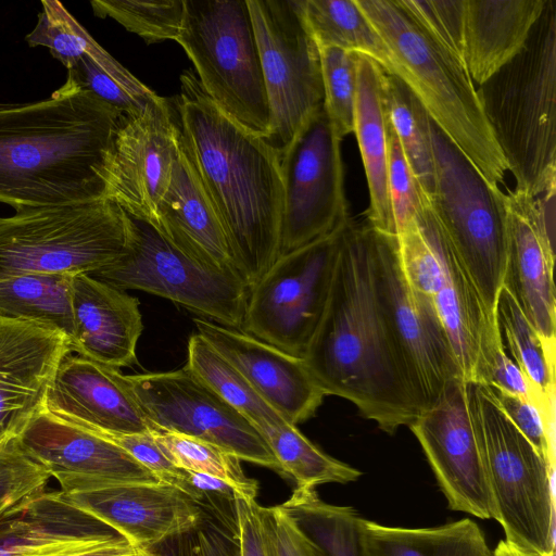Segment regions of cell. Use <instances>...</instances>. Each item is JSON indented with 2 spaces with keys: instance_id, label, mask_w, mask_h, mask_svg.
I'll return each instance as SVG.
<instances>
[{
  "instance_id": "1",
  "label": "cell",
  "mask_w": 556,
  "mask_h": 556,
  "mask_svg": "<svg viewBox=\"0 0 556 556\" xmlns=\"http://www.w3.org/2000/svg\"><path fill=\"white\" fill-rule=\"evenodd\" d=\"M303 359L326 395L350 401L388 434L419 415L381 313L367 223L350 217L344 225L327 305Z\"/></svg>"
},
{
  "instance_id": "2",
  "label": "cell",
  "mask_w": 556,
  "mask_h": 556,
  "mask_svg": "<svg viewBox=\"0 0 556 556\" xmlns=\"http://www.w3.org/2000/svg\"><path fill=\"white\" fill-rule=\"evenodd\" d=\"M175 106L180 144L218 215L250 291L279 256L283 205L279 155L265 137L226 115L194 71L180 75Z\"/></svg>"
},
{
  "instance_id": "3",
  "label": "cell",
  "mask_w": 556,
  "mask_h": 556,
  "mask_svg": "<svg viewBox=\"0 0 556 556\" xmlns=\"http://www.w3.org/2000/svg\"><path fill=\"white\" fill-rule=\"evenodd\" d=\"M123 115L67 83L45 100L0 103V202L18 211L104 198Z\"/></svg>"
},
{
  "instance_id": "4",
  "label": "cell",
  "mask_w": 556,
  "mask_h": 556,
  "mask_svg": "<svg viewBox=\"0 0 556 556\" xmlns=\"http://www.w3.org/2000/svg\"><path fill=\"white\" fill-rule=\"evenodd\" d=\"M477 93L515 191L555 198L556 0H546L525 47Z\"/></svg>"
},
{
  "instance_id": "5",
  "label": "cell",
  "mask_w": 556,
  "mask_h": 556,
  "mask_svg": "<svg viewBox=\"0 0 556 556\" xmlns=\"http://www.w3.org/2000/svg\"><path fill=\"white\" fill-rule=\"evenodd\" d=\"M386 41L392 74L434 124L498 187L508 172L465 62L431 36L401 0H356Z\"/></svg>"
},
{
  "instance_id": "6",
  "label": "cell",
  "mask_w": 556,
  "mask_h": 556,
  "mask_svg": "<svg viewBox=\"0 0 556 556\" xmlns=\"http://www.w3.org/2000/svg\"><path fill=\"white\" fill-rule=\"evenodd\" d=\"M493 519L505 541L527 553L555 554V469L515 427L486 384L466 381Z\"/></svg>"
},
{
  "instance_id": "7",
  "label": "cell",
  "mask_w": 556,
  "mask_h": 556,
  "mask_svg": "<svg viewBox=\"0 0 556 556\" xmlns=\"http://www.w3.org/2000/svg\"><path fill=\"white\" fill-rule=\"evenodd\" d=\"M433 157L431 210L463 264L488 316L496 320L508 244L506 194L430 118Z\"/></svg>"
},
{
  "instance_id": "8",
  "label": "cell",
  "mask_w": 556,
  "mask_h": 556,
  "mask_svg": "<svg viewBox=\"0 0 556 556\" xmlns=\"http://www.w3.org/2000/svg\"><path fill=\"white\" fill-rule=\"evenodd\" d=\"M129 216L106 198L0 217V278L90 274L124 254Z\"/></svg>"
},
{
  "instance_id": "9",
  "label": "cell",
  "mask_w": 556,
  "mask_h": 556,
  "mask_svg": "<svg viewBox=\"0 0 556 556\" xmlns=\"http://www.w3.org/2000/svg\"><path fill=\"white\" fill-rule=\"evenodd\" d=\"M177 42L214 103L247 130L267 137L270 118L247 0H184Z\"/></svg>"
},
{
  "instance_id": "10",
  "label": "cell",
  "mask_w": 556,
  "mask_h": 556,
  "mask_svg": "<svg viewBox=\"0 0 556 556\" xmlns=\"http://www.w3.org/2000/svg\"><path fill=\"white\" fill-rule=\"evenodd\" d=\"M397 254L409 285L434 307L462 377L477 381L483 350L498 328L440 227L429 201L399 235Z\"/></svg>"
},
{
  "instance_id": "11",
  "label": "cell",
  "mask_w": 556,
  "mask_h": 556,
  "mask_svg": "<svg viewBox=\"0 0 556 556\" xmlns=\"http://www.w3.org/2000/svg\"><path fill=\"white\" fill-rule=\"evenodd\" d=\"M247 2L269 106L265 139L280 159L324 105L319 49L305 25L300 0Z\"/></svg>"
},
{
  "instance_id": "12",
  "label": "cell",
  "mask_w": 556,
  "mask_h": 556,
  "mask_svg": "<svg viewBox=\"0 0 556 556\" xmlns=\"http://www.w3.org/2000/svg\"><path fill=\"white\" fill-rule=\"evenodd\" d=\"M89 275L124 291L141 290L168 299L218 325L242 328L249 296L245 285L202 266L152 225L130 216L124 254Z\"/></svg>"
},
{
  "instance_id": "13",
  "label": "cell",
  "mask_w": 556,
  "mask_h": 556,
  "mask_svg": "<svg viewBox=\"0 0 556 556\" xmlns=\"http://www.w3.org/2000/svg\"><path fill=\"white\" fill-rule=\"evenodd\" d=\"M346 220L275 261L249 291L245 333L304 357L327 305Z\"/></svg>"
},
{
  "instance_id": "14",
  "label": "cell",
  "mask_w": 556,
  "mask_h": 556,
  "mask_svg": "<svg viewBox=\"0 0 556 556\" xmlns=\"http://www.w3.org/2000/svg\"><path fill=\"white\" fill-rule=\"evenodd\" d=\"M371 228V257L381 313L419 414L446 386L463 378L452 344L432 304L407 281L395 236Z\"/></svg>"
},
{
  "instance_id": "15",
  "label": "cell",
  "mask_w": 556,
  "mask_h": 556,
  "mask_svg": "<svg viewBox=\"0 0 556 556\" xmlns=\"http://www.w3.org/2000/svg\"><path fill=\"white\" fill-rule=\"evenodd\" d=\"M280 166L283 205L279 256L330 233L350 217L341 139L324 105L280 157Z\"/></svg>"
},
{
  "instance_id": "16",
  "label": "cell",
  "mask_w": 556,
  "mask_h": 556,
  "mask_svg": "<svg viewBox=\"0 0 556 556\" xmlns=\"http://www.w3.org/2000/svg\"><path fill=\"white\" fill-rule=\"evenodd\" d=\"M124 379L150 428L206 440L240 460L282 475L260 432L186 365L173 371L124 375Z\"/></svg>"
},
{
  "instance_id": "17",
  "label": "cell",
  "mask_w": 556,
  "mask_h": 556,
  "mask_svg": "<svg viewBox=\"0 0 556 556\" xmlns=\"http://www.w3.org/2000/svg\"><path fill=\"white\" fill-rule=\"evenodd\" d=\"M174 113L160 97L137 114L123 115L105 167L104 198L153 227L179 150Z\"/></svg>"
},
{
  "instance_id": "18",
  "label": "cell",
  "mask_w": 556,
  "mask_h": 556,
  "mask_svg": "<svg viewBox=\"0 0 556 556\" xmlns=\"http://www.w3.org/2000/svg\"><path fill=\"white\" fill-rule=\"evenodd\" d=\"M418 440L450 509L493 518L480 443L466 381L452 380L435 403L408 426Z\"/></svg>"
},
{
  "instance_id": "19",
  "label": "cell",
  "mask_w": 556,
  "mask_h": 556,
  "mask_svg": "<svg viewBox=\"0 0 556 556\" xmlns=\"http://www.w3.org/2000/svg\"><path fill=\"white\" fill-rule=\"evenodd\" d=\"M60 496L124 538L154 549L197 525L203 509L179 489L157 483H60Z\"/></svg>"
},
{
  "instance_id": "20",
  "label": "cell",
  "mask_w": 556,
  "mask_h": 556,
  "mask_svg": "<svg viewBox=\"0 0 556 556\" xmlns=\"http://www.w3.org/2000/svg\"><path fill=\"white\" fill-rule=\"evenodd\" d=\"M509 244L503 287L543 341L555 348V199L506 194Z\"/></svg>"
},
{
  "instance_id": "21",
  "label": "cell",
  "mask_w": 556,
  "mask_h": 556,
  "mask_svg": "<svg viewBox=\"0 0 556 556\" xmlns=\"http://www.w3.org/2000/svg\"><path fill=\"white\" fill-rule=\"evenodd\" d=\"M24 451L58 483H157L153 473L112 442L42 405L14 430Z\"/></svg>"
},
{
  "instance_id": "22",
  "label": "cell",
  "mask_w": 556,
  "mask_h": 556,
  "mask_svg": "<svg viewBox=\"0 0 556 556\" xmlns=\"http://www.w3.org/2000/svg\"><path fill=\"white\" fill-rule=\"evenodd\" d=\"M194 324L198 333L288 422L296 426L315 415L327 395L303 358L206 319L195 318Z\"/></svg>"
},
{
  "instance_id": "23",
  "label": "cell",
  "mask_w": 556,
  "mask_h": 556,
  "mask_svg": "<svg viewBox=\"0 0 556 556\" xmlns=\"http://www.w3.org/2000/svg\"><path fill=\"white\" fill-rule=\"evenodd\" d=\"M43 406L70 422L101 430L142 433L150 429L124 375L73 352L61 361Z\"/></svg>"
},
{
  "instance_id": "24",
  "label": "cell",
  "mask_w": 556,
  "mask_h": 556,
  "mask_svg": "<svg viewBox=\"0 0 556 556\" xmlns=\"http://www.w3.org/2000/svg\"><path fill=\"white\" fill-rule=\"evenodd\" d=\"M68 338L50 326L0 317V426L13 431L39 408Z\"/></svg>"
},
{
  "instance_id": "25",
  "label": "cell",
  "mask_w": 556,
  "mask_h": 556,
  "mask_svg": "<svg viewBox=\"0 0 556 556\" xmlns=\"http://www.w3.org/2000/svg\"><path fill=\"white\" fill-rule=\"evenodd\" d=\"M72 352L115 369L137 363L143 330L137 298L89 274H77L72 280Z\"/></svg>"
},
{
  "instance_id": "26",
  "label": "cell",
  "mask_w": 556,
  "mask_h": 556,
  "mask_svg": "<svg viewBox=\"0 0 556 556\" xmlns=\"http://www.w3.org/2000/svg\"><path fill=\"white\" fill-rule=\"evenodd\" d=\"M154 228L202 266L242 281L218 215L180 140Z\"/></svg>"
},
{
  "instance_id": "27",
  "label": "cell",
  "mask_w": 556,
  "mask_h": 556,
  "mask_svg": "<svg viewBox=\"0 0 556 556\" xmlns=\"http://www.w3.org/2000/svg\"><path fill=\"white\" fill-rule=\"evenodd\" d=\"M125 540L46 491L0 523V556H77Z\"/></svg>"
},
{
  "instance_id": "28",
  "label": "cell",
  "mask_w": 556,
  "mask_h": 556,
  "mask_svg": "<svg viewBox=\"0 0 556 556\" xmlns=\"http://www.w3.org/2000/svg\"><path fill=\"white\" fill-rule=\"evenodd\" d=\"M546 0H465L464 61L478 86L525 47Z\"/></svg>"
},
{
  "instance_id": "29",
  "label": "cell",
  "mask_w": 556,
  "mask_h": 556,
  "mask_svg": "<svg viewBox=\"0 0 556 556\" xmlns=\"http://www.w3.org/2000/svg\"><path fill=\"white\" fill-rule=\"evenodd\" d=\"M383 73V68L376 61L359 54L353 132L361 151L369 191L367 224L380 232L395 236L387 186L388 139L382 97Z\"/></svg>"
},
{
  "instance_id": "30",
  "label": "cell",
  "mask_w": 556,
  "mask_h": 556,
  "mask_svg": "<svg viewBox=\"0 0 556 556\" xmlns=\"http://www.w3.org/2000/svg\"><path fill=\"white\" fill-rule=\"evenodd\" d=\"M365 556H493L481 528L468 518L431 528L389 527L361 518Z\"/></svg>"
},
{
  "instance_id": "31",
  "label": "cell",
  "mask_w": 556,
  "mask_h": 556,
  "mask_svg": "<svg viewBox=\"0 0 556 556\" xmlns=\"http://www.w3.org/2000/svg\"><path fill=\"white\" fill-rule=\"evenodd\" d=\"M496 318L504 349L532 388L544 419L554 427L555 348L543 341L504 287L497 298Z\"/></svg>"
},
{
  "instance_id": "32",
  "label": "cell",
  "mask_w": 556,
  "mask_h": 556,
  "mask_svg": "<svg viewBox=\"0 0 556 556\" xmlns=\"http://www.w3.org/2000/svg\"><path fill=\"white\" fill-rule=\"evenodd\" d=\"M66 274H22L0 278V317L40 323L74 337L72 280Z\"/></svg>"
},
{
  "instance_id": "33",
  "label": "cell",
  "mask_w": 556,
  "mask_h": 556,
  "mask_svg": "<svg viewBox=\"0 0 556 556\" xmlns=\"http://www.w3.org/2000/svg\"><path fill=\"white\" fill-rule=\"evenodd\" d=\"M305 25L318 49L334 47L364 54L390 73L389 48L356 0H300Z\"/></svg>"
},
{
  "instance_id": "34",
  "label": "cell",
  "mask_w": 556,
  "mask_h": 556,
  "mask_svg": "<svg viewBox=\"0 0 556 556\" xmlns=\"http://www.w3.org/2000/svg\"><path fill=\"white\" fill-rule=\"evenodd\" d=\"M187 351L186 366L245 418L260 434L269 427L288 422L258 395L243 375L198 332L189 338Z\"/></svg>"
},
{
  "instance_id": "35",
  "label": "cell",
  "mask_w": 556,
  "mask_h": 556,
  "mask_svg": "<svg viewBox=\"0 0 556 556\" xmlns=\"http://www.w3.org/2000/svg\"><path fill=\"white\" fill-rule=\"evenodd\" d=\"M279 506L326 556H365L359 538L362 517L353 507L326 503L314 488H295Z\"/></svg>"
},
{
  "instance_id": "36",
  "label": "cell",
  "mask_w": 556,
  "mask_h": 556,
  "mask_svg": "<svg viewBox=\"0 0 556 556\" xmlns=\"http://www.w3.org/2000/svg\"><path fill=\"white\" fill-rule=\"evenodd\" d=\"M382 97L387 119L394 130L422 194L433 191V157L429 135L430 117L396 76L383 73Z\"/></svg>"
},
{
  "instance_id": "37",
  "label": "cell",
  "mask_w": 556,
  "mask_h": 556,
  "mask_svg": "<svg viewBox=\"0 0 556 556\" xmlns=\"http://www.w3.org/2000/svg\"><path fill=\"white\" fill-rule=\"evenodd\" d=\"M124 115H135L160 98L94 41L68 70L65 80Z\"/></svg>"
},
{
  "instance_id": "38",
  "label": "cell",
  "mask_w": 556,
  "mask_h": 556,
  "mask_svg": "<svg viewBox=\"0 0 556 556\" xmlns=\"http://www.w3.org/2000/svg\"><path fill=\"white\" fill-rule=\"evenodd\" d=\"M261 435L277 458L282 476L292 478L296 488L344 484L363 475L361 470L326 454L292 424L269 427Z\"/></svg>"
},
{
  "instance_id": "39",
  "label": "cell",
  "mask_w": 556,
  "mask_h": 556,
  "mask_svg": "<svg viewBox=\"0 0 556 556\" xmlns=\"http://www.w3.org/2000/svg\"><path fill=\"white\" fill-rule=\"evenodd\" d=\"M149 431L179 469L216 477L230 484L239 496L256 500L257 481L245 476L241 460L232 453L197 437L156 428Z\"/></svg>"
},
{
  "instance_id": "40",
  "label": "cell",
  "mask_w": 556,
  "mask_h": 556,
  "mask_svg": "<svg viewBox=\"0 0 556 556\" xmlns=\"http://www.w3.org/2000/svg\"><path fill=\"white\" fill-rule=\"evenodd\" d=\"M94 15L111 17L147 43L177 40L185 13L184 0H92Z\"/></svg>"
},
{
  "instance_id": "41",
  "label": "cell",
  "mask_w": 556,
  "mask_h": 556,
  "mask_svg": "<svg viewBox=\"0 0 556 556\" xmlns=\"http://www.w3.org/2000/svg\"><path fill=\"white\" fill-rule=\"evenodd\" d=\"M51 478L13 431L0 439V523L46 492Z\"/></svg>"
},
{
  "instance_id": "42",
  "label": "cell",
  "mask_w": 556,
  "mask_h": 556,
  "mask_svg": "<svg viewBox=\"0 0 556 556\" xmlns=\"http://www.w3.org/2000/svg\"><path fill=\"white\" fill-rule=\"evenodd\" d=\"M324 110L342 140L354 131L359 53L328 47L319 49Z\"/></svg>"
},
{
  "instance_id": "43",
  "label": "cell",
  "mask_w": 556,
  "mask_h": 556,
  "mask_svg": "<svg viewBox=\"0 0 556 556\" xmlns=\"http://www.w3.org/2000/svg\"><path fill=\"white\" fill-rule=\"evenodd\" d=\"M41 5L38 22L25 39L30 47H47L68 70L96 40L61 2L43 0Z\"/></svg>"
},
{
  "instance_id": "44",
  "label": "cell",
  "mask_w": 556,
  "mask_h": 556,
  "mask_svg": "<svg viewBox=\"0 0 556 556\" xmlns=\"http://www.w3.org/2000/svg\"><path fill=\"white\" fill-rule=\"evenodd\" d=\"M387 139V186L396 237L414 220L426 197L419 188L401 143L388 119Z\"/></svg>"
},
{
  "instance_id": "45",
  "label": "cell",
  "mask_w": 556,
  "mask_h": 556,
  "mask_svg": "<svg viewBox=\"0 0 556 556\" xmlns=\"http://www.w3.org/2000/svg\"><path fill=\"white\" fill-rule=\"evenodd\" d=\"M154 551L157 556H240L237 528L207 514L199 525L169 539Z\"/></svg>"
},
{
  "instance_id": "46",
  "label": "cell",
  "mask_w": 556,
  "mask_h": 556,
  "mask_svg": "<svg viewBox=\"0 0 556 556\" xmlns=\"http://www.w3.org/2000/svg\"><path fill=\"white\" fill-rule=\"evenodd\" d=\"M401 2L431 36L464 61L465 0H401Z\"/></svg>"
},
{
  "instance_id": "47",
  "label": "cell",
  "mask_w": 556,
  "mask_h": 556,
  "mask_svg": "<svg viewBox=\"0 0 556 556\" xmlns=\"http://www.w3.org/2000/svg\"><path fill=\"white\" fill-rule=\"evenodd\" d=\"M77 426L117 445L153 473L160 482L175 486L182 492L184 470L172 463L157 445L150 431L142 433H121L83 425Z\"/></svg>"
},
{
  "instance_id": "48",
  "label": "cell",
  "mask_w": 556,
  "mask_h": 556,
  "mask_svg": "<svg viewBox=\"0 0 556 556\" xmlns=\"http://www.w3.org/2000/svg\"><path fill=\"white\" fill-rule=\"evenodd\" d=\"M491 390L508 419L555 469L554 427L546 422L535 403L495 388Z\"/></svg>"
},
{
  "instance_id": "49",
  "label": "cell",
  "mask_w": 556,
  "mask_h": 556,
  "mask_svg": "<svg viewBox=\"0 0 556 556\" xmlns=\"http://www.w3.org/2000/svg\"><path fill=\"white\" fill-rule=\"evenodd\" d=\"M475 382L522 396L536 405L535 395L528 380L504 349L500 328L483 351L478 379Z\"/></svg>"
},
{
  "instance_id": "50",
  "label": "cell",
  "mask_w": 556,
  "mask_h": 556,
  "mask_svg": "<svg viewBox=\"0 0 556 556\" xmlns=\"http://www.w3.org/2000/svg\"><path fill=\"white\" fill-rule=\"evenodd\" d=\"M236 517L240 556H275L266 507L237 495Z\"/></svg>"
},
{
  "instance_id": "51",
  "label": "cell",
  "mask_w": 556,
  "mask_h": 556,
  "mask_svg": "<svg viewBox=\"0 0 556 556\" xmlns=\"http://www.w3.org/2000/svg\"><path fill=\"white\" fill-rule=\"evenodd\" d=\"M275 556H326L323 549L279 506L266 507Z\"/></svg>"
},
{
  "instance_id": "52",
  "label": "cell",
  "mask_w": 556,
  "mask_h": 556,
  "mask_svg": "<svg viewBox=\"0 0 556 556\" xmlns=\"http://www.w3.org/2000/svg\"><path fill=\"white\" fill-rule=\"evenodd\" d=\"M135 551L136 548H134L126 540H123L115 544L96 548L77 556H125Z\"/></svg>"
},
{
  "instance_id": "53",
  "label": "cell",
  "mask_w": 556,
  "mask_h": 556,
  "mask_svg": "<svg viewBox=\"0 0 556 556\" xmlns=\"http://www.w3.org/2000/svg\"><path fill=\"white\" fill-rule=\"evenodd\" d=\"M493 556H555V554L552 555H536L527 553L525 551H521L514 545L507 543L505 540L500 541L495 549L493 551Z\"/></svg>"
},
{
  "instance_id": "54",
  "label": "cell",
  "mask_w": 556,
  "mask_h": 556,
  "mask_svg": "<svg viewBox=\"0 0 556 556\" xmlns=\"http://www.w3.org/2000/svg\"><path fill=\"white\" fill-rule=\"evenodd\" d=\"M125 556H157L154 549H136Z\"/></svg>"
},
{
  "instance_id": "55",
  "label": "cell",
  "mask_w": 556,
  "mask_h": 556,
  "mask_svg": "<svg viewBox=\"0 0 556 556\" xmlns=\"http://www.w3.org/2000/svg\"><path fill=\"white\" fill-rule=\"evenodd\" d=\"M10 430L5 429L4 427L0 426V439H2Z\"/></svg>"
}]
</instances>
